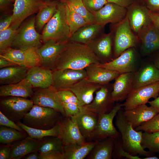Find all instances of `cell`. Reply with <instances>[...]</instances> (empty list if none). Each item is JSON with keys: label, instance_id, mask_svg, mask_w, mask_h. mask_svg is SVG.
Listing matches in <instances>:
<instances>
[{"label": "cell", "instance_id": "6da1fadb", "mask_svg": "<svg viewBox=\"0 0 159 159\" xmlns=\"http://www.w3.org/2000/svg\"><path fill=\"white\" fill-rule=\"evenodd\" d=\"M101 63L87 45L69 41L58 59L55 69H82L93 63Z\"/></svg>", "mask_w": 159, "mask_h": 159}, {"label": "cell", "instance_id": "7a4b0ae2", "mask_svg": "<svg viewBox=\"0 0 159 159\" xmlns=\"http://www.w3.org/2000/svg\"><path fill=\"white\" fill-rule=\"evenodd\" d=\"M121 109L119 110L115 120V125L121 134L123 148L133 156L138 154L146 157L151 156L153 153L145 151L141 146L142 131L135 130L127 121Z\"/></svg>", "mask_w": 159, "mask_h": 159}, {"label": "cell", "instance_id": "3957f363", "mask_svg": "<svg viewBox=\"0 0 159 159\" xmlns=\"http://www.w3.org/2000/svg\"><path fill=\"white\" fill-rule=\"evenodd\" d=\"M41 36L43 43L50 40L65 43L69 41L71 35L64 3L58 4L56 12L44 27Z\"/></svg>", "mask_w": 159, "mask_h": 159}, {"label": "cell", "instance_id": "277c9868", "mask_svg": "<svg viewBox=\"0 0 159 159\" xmlns=\"http://www.w3.org/2000/svg\"><path fill=\"white\" fill-rule=\"evenodd\" d=\"M63 116L61 113L52 108L34 105L22 122L31 127L48 130L55 125Z\"/></svg>", "mask_w": 159, "mask_h": 159}, {"label": "cell", "instance_id": "5b68a950", "mask_svg": "<svg viewBox=\"0 0 159 159\" xmlns=\"http://www.w3.org/2000/svg\"><path fill=\"white\" fill-rule=\"evenodd\" d=\"M35 16H31L19 27L10 48L26 49L32 48H38L42 45L41 34L36 29Z\"/></svg>", "mask_w": 159, "mask_h": 159}, {"label": "cell", "instance_id": "8992f818", "mask_svg": "<svg viewBox=\"0 0 159 159\" xmlns=\"http://www.w3.org/2000/svg\"><path fill=\"white\" fill-rule=\"evenodd\" d=\"M114 29V59L127 49L135 47L139 41L133 32L126 16L122 21L115 24Z\"/></svg>", "mask_w": 159, "mask_h": 159}, {"label": "cell", "instance_id": "52a82bcc", "mask_svg": "<svg viewBox=\"0 0 159 159\" xmlns=\"http://www.w3.org/2000/svg\"><path fill=\"white\" fill-rule=\"evenodd\" d=\"M142 60L135 48L131 47L122 52L119 56L105 63H99L101 67L120 74L135 72L139 68Z\"/></svg>", "mask_w": 159, "mask_h": 159}, {"label": "cell", "instance_id": "ba28073f", "mask_svg": "<svg viewBox=\"0 0 159 159\" xmlns=\"http://www.w3.org/2000/svg\"><path fill=\"white\" fill-rule=\"evenodd\" d=\"M4 97L0 101V111L16 123L22 120L34 105L31 99L14 96Z\"/></svg>", "mask_w": 159, "mask_h": 159}, {"label": "cell", "instance_id": "9c48e42d", "mask_svg": "<svg viewBox=\"0 0 159 159\" xmlns=\"http://www.w3.org/2000/svg\"><path fill=\"white\" fill-rule=\"evenodd\" d=\"M0 57L7 60L15 65L28 68L41 66L42 64L38 48H36L19 49L10 47L0 52Z\"/></svg>", "mask_w": 159, "mask_h": 159}, {"label": "cell", "instance_id": "30bf717a", "mask_svg": "<svg viewBox=\"0 0 159 159\" xmlns=\"http://www.w3.org/2000/svg\"><path fill=\"white\" fill-rule=\"evenodd\" d=\"M112 85L110 83L102 85L95 92V96L92 102L82 106V109L98 115L110 112L114 106L115 102L112 95Z\"/></svg>", "mask_w": 159, "mask_h": 159}, {"label": "cell", "instance_id": "8fae6325", "mask_svg": "<svg viewBox=\"0 0 159 159\" xmlns=\"http://www.w3.org/2000/svg\"><path fill=\"white\" fill-rule=\"evenodd\" d=\"M122 107V104L117 103L110 112L99 115L92 140H100L107 138H116L121 137L120 132L114 125L113 120Z\"/></svg>", "mask_w": 159, "mask_h": 159}, {"label": "cell", "instance_id": "7c38bea8", "mask_svg": "<svg viewBox=\"0 0 159 159\" xmlns=\"http://www.w3.org/2000/svg\"><path fill=\"white\" fill-rule=\"evenodd\" d=\"M159 96V82L133 89L122 105L125 110H131Z\"/></svg>", "mask_w": 159, "mask_h": 159}, {"label": "cell", "instance_id": "4fadbf2b", "mask_svg": "<svg viewBox=\"0 0 159 159\" xmlns=\"http://www.w3.org/2000/svg\"><path fill=\"white\" fill-rule=\"evenodd\" d=\"M46 2L43 0H14L10 26L18 29L25 19L37 13Z\"/></svg>", "mask_w": 159, "mask_h": 159}, {"label": "cell", "instance_id": "5bb4252c", "mask_svg": "<svg viewBox=\"0 0 159 159\" xmlns=\"http://www.w3.org/2000/svg\"><path fill=\"white\" fill-rule=\"evenodd\" d=\"M85 69H67L53 71L52 86L57 91L69 90L81 80L87 77Z\"/></svg>", "mask_w": 159, "mask_h": 159}, {"label": "cell", "instance_id": "9a60e30c", "mask_svg": "<svg viewBox=\"0 0 159 159\" xmlns=\"http://www.w3.org/2000/svg\"><path fill=\"white\" fill-rule=\"evenodd\" d=\"M34 92L31 99L34 105L52 108L65 116L57 91L52 86L43 88H38Z\"/></svg>", "mask_w": 159, "mask_h": 159}, {"label": "cell", "instance_id": "2e32d148", "mask_svg": "<svg viewBox=\"0 0 159 159\" xmlns=\"http://www.w3.org/2000/svg\"><path fill=\"white\" fill-rule=\"evenodd\" d=\"M67 42H58L50 40L43 43L38 48L42 60L41 66L52 71L54 70L56 63L65 48Z\"/></svg>", "mask_w": 159, "mask_h": 159}, {"label": "cell", "instance_id": "e0dca14e", "mask_svg": "<svg viewBox=\"0 0 159 159\" xmlns=\"http://www.w3.org/2000/svg\"><path fill=\"white\" fill-rule=\"evenodd\" d=\"M57 123L59 126V137L64 145L87 142L72 117L63 116Z\"/></svg>", "mask_w": 159, "mask_h": 159}, {"label": "cell", "instance_id": "ac0fdd59", "mask_svg": "<svg viewBox=\"0 0 159 159\" xmlns=\"http://www.w3.org/2000/svg\"><path fill=\"white\" fill-rule=\"evenodd\" d=\"M127 9L115 4L108 2L94 13L96 23L105 26L111 23L115 24L126 17Z\"/></svg>", "mask_w": 159, "mask_h": 159}, {"label": "cell", "instance_id": "d6986e66", "mask_svg": "<svg viewBox=\"0 0 159 159\" xmlns=\"http://www.w3.org/2000/svg\"><path fill=\"white\" fill-rule=\"evenodd\" d=\"M150 12L145 6L135 2L127 9L126 16L132 30L137 36L145 26L152 22Z\"/></svg>", "mask_w": 159, "mask_h": 159}, {"label": "cell", "instance_id": "ffe728a7", "mask_svg": "<svg viewBox=\"0 0 159 159\" xmlns=\"http://www.w3.org/2000/svg\"><path fill=\"white\" fill-rule=\"evenodd\" d=\"M158 82L159 69L148 58L142 61L134 73L133 89Z\"/></svg>", "mask_w": 159, "mask_h": 159}, {"label": "cell", "instance_id": "44dd1931", "mask_svg": "<svg viewBox=\"0 0 159 159\" xmlns=\"http://www.w3.org/2000/svg\"><path fill=\"white\" fill-rule=\"evenodd\" d=\"M112 31L100 35L88 45L101 63L108 62L114 59L112 53Z\"/></svg>", "mask_w": 159, "mask_h": 159}, {"label": "cell", "instance_id": "7402d4cb", "mask_svg": "<svg viewBox=\"0 0 159 159\" xmlns=\"http://www.w3.org/2000/svg\"><path fill=\"white\" fill-rule=\"evenodd\" d=\"M135 72L120 74L113 84L112 95L115 102L125 100L133 89Z\"/></svg>", "mask_w": 159, "mask_h": 159}, {"label": "cell", "instance_id": "603a6c76", "mask_svg": "<svg viewBox=\"0 0 159 159\" xmlns=\"http://www.w3.org/2000/svg\"><path fill=\"white\" fill-rule=\"evenodd\" d=\"M72 117L75 121L82 135L86 140H92L96 128L99 115L94 113L83 110L80 114Z\"/></svg>", "mask_w": 159, "mask_h": 159}, {"label": "cell", "instance_id": "cb8c5ba5", "mask_svg": "<svg viewBox=\"0 0 159 159\" xmlns=\"http://www.w3.org/2000/svg\"><path fill=\"white\" fill-rule=\"evenodd\" d=\"M102 86L91 82L86 77L78 81L69 90L76 96L81 105L83 106L92 102L94 93Z\"/></svg>", "mask_w": 159, "mask_h": 159}, {"label": "cell", "instance_id": "d4e9b609", "mask_svg": "<svg viewBox=\"0 0 159 159\" xmlns=\"http://www.w3.org/2000/svg\"><path fill=\"white\" fill-rule=\"evenodd\" d=\"M123 113L127 121L135 129L152 118L158 112L152 106L148 107L146 104H143L132 109L125 110Z\"/></svg>", "mask_w": 159, "mask_h": 159}, {"label": "cell", "instance_id": "484cf974", "mask_svg": "<svg viewBox=\"0 0 159 159\" xmlns=\"http://www.w3.org/2000/svg\"><path fill=\"white\" fill-rule=\"evenodd\" d=\"M26 78L33 87L43 88L52 86L53 71L41 66L29 68Z\"/></svg>", "mask_w": 159, "mask_h": 159}, {"label": "cell", "instance_id": "4316f807", "mask_svg": "<svg viewBox=\"0 0 159 159\" xmlns=\"http://www.w3.org/2000/svg\"><path fill=\"white\" fill-rule=\"evenodd\" d=\"M99 63L92 64L85 69L87 78L91 82L102 85L115 80L120 74L104 68Z\"/></svg>", "mask_w": 159, "mask_h": 159}, {"label": "cell", "instance_id": "83f0119b", "mask_svg": "<svg viewBox=\"0 0 159 159\" xmlns=\"http://www.w3.org/2000/svg\"><path fill=\"white\" fill-rule=\"evenodd\" d=\"M104 27L97 23L88 24L73 34L69 41L89 45L100 36Z\"/></svg>", "mask_w": 159, "mask_h": 159}, {"label": "cell", "instance_id": "f1b7e54d", "mask_svg": "<svg viewBox=\"0 0 159 159\" xmlns=\"http://www.w3.org/2000/svg\"><path fill=\"white\" fill-rule=\"evenodd\" d=\"M41 140L32 138L29 136L11 144L10 159H20L32 152L38 151Z\"/></svg>", "mask_w": 159, "mask_h": 159}, {"label": "cell", "instance_id": "f546056e", "mask_svg": "<svg viewBox=\"0 0 159 159\" xmlns=\"http://www.w3.org/2000/svg\"><path fill=\"white\" fill-rule=\"evenodd\" d=\"M30 83L25 78L15 84L1 85L0 87L1 97L14 96L28 98L31 97L34 92Z\"/></svg>", "mask_w": 159, "mask_h": 159}, {"label": "cell", "instance_id": "4dcf8cb0", "mask_svg": "<svg viewBox=\"0 0 159 159\" xmlns=\"http://www.w3.org/2000/svg\"><path fill=\"white\" fill-rule=\"evenodd\" d=\"M98 140L64 145V159H84L87 157Z\"/></svg>", "mask_w": 159, "mask_h": 159}, {"label": "cell", "instance_id": "1f68e13d", "mask_svg": "<svg viewBox=\"0 0 159 159\" xmlns=\"http://www.w3.org/2000/svg\"><path fill=\"white\" fill-rule=\"evenodd\" d=\"M29 68L17 65L1 68L0 85L13 84L21 81L26 78Z\"/></svg>", "mask_w": 159, "mask_h": 159}, {"label": "cell", "instance_id": "d6a6232c", "mask_svg": "<svg viewBox=\"0 0 159 159\" xmlns=\"http://www.w3.org/2000/svg\"><path fill=\"white\" fill-rule=\"evenodd\" d=\"M115 139V138H107L98 140L87 157V159H112Z\"/></svg>", "mask_w": 159, "mask_h": 159}, {"label": "cell", "instance_id": "836d02e7", "mask_svg": "<svg viewBox=\"0 0 159 159\" xmlns=\"http://www.w3.org/2000/svg\"><path fill=\"white\" fill-rule=\"evenodd\" d=\"M58 4L55 1L46 2L35 16V26L38 30L43 29L56 12Z\"/></svg>", "mask_w": 159, "mask_h": 159}, {"label": "cell", "instance_id": "e575fe53", "mask_svg": "<svg viewBox=\"0 0 159 159\" xmlns=\"http://www.w3.org/2000/svg\"><path fill=\"white\" fill-rule=\"evenodd\" d=\"M32 138L37 140L41 139L48 136L59 137V126L57 123L53 127L48 130L33 128L26 125L21 122L16 123Z\"/></svg>", "mask_w": 159, "mask_h": 159}, {"label": "cell", "instance_id": "d590c367", "mask_svg": "<svg viewBox=\"0 0 159 159\" xmlns=\"http://www.w3.org/2000/svg\"><path fill=\"white\" fill-rule=\"evenodd\" d=\"M27 133L15 129L0 125V143L2 145L11 144L26 137Z\"/></svg>", "mask_w": 159, "mask_h": 159}, {"label": "cell", "instance_id": "8d00e7d4", "mask_svg": "<svg viewBox=\"0 0 159 159\" xmlns=\"http://www.w3.org/2000/svg\"><path fill=\"white\" fill-rule=\"evenodd\" d=\"M64 3L69 9L82 17L88 23H96L94 14L87 9L82 0H69Z\"/></svg>", "mask_w": 159, "mask_h": 159}, {"label": "cell", "instance_id": "74e56055", "mask_svg": "<svg viewBox=\"0 0 159 159\" xmlns=\"http://www.w3.org/2000/svg\"><path fill=\"white\" fill-rule=\"evenodd\" d=\"M41 144L39 149L40 153L49 151H58L63 153L64 145L59 137L48 136L41 139Z\"/></svg>", "mask_w": 159, "mask_h": 159}, {"label": "cell", "instance_id": "f35d334b", "mask_svg": "<svg viewBox=\"0 0 159 159\" xmlns=\"http://www.w3.org/2000/svg\"><path fill=\"white\" fill-rule=\"evenodd\" d=\"M64 3L67 20L71 36L80 28L89 23L81 16L69 9L66 4Z\"/></svg>", "mask_w": 159, "mask_h": 159}, {"label": "cell", "instance_id": "ab89813d", "mask_svg": "<svg viewBox=\"0 0 159 159\" xmlns=\"http://www.w3.org/2000/svg\"><path fill=\"white\" fill-rule=\"evenodd\" d=\"M142 42H149L159 44V30L152 22L145 26L137 35Z\"/></svg>", "mask_w": 159, "mask_h": 159}, {"label": "cell", "instance_id": "60d3db41", "mask_svg": "<svg viewBox=\"0 0 159 159\" xmlns=\"http://www.w3.org/2000/svg\"><path fill=\"white\" fill-rule=\"evenodd\" d=\"M141 145L144 149L148 148L153 153L159 152V132H143Z\"/></svg>", "mask_w": 159, "mask_h": 159}, {"label": "cell", "instance_id": "b9f144b4", "mask_svg": "<svg viewBox=\"0 0 159 159\" xmlns=\"http://www.w3.org/2000/svg\"><path fill=\"white\" fill-rule=\"evenodd\" d=\"M18 29L10 26L0 32V52L10 47L16 35Z\"/></svg>", "mask_w": 159, "mask_h": 159}, {"label": "cell", "instance_id": "7bdbcfd3", "mask_svg": "<svg viewBox=\"0 0 159 159\" xmlns=\"http://www.w3.org/2000/svg\"><path fill=\"white\" fill-rule=\"evenodd\" d=\"M121 137L115 138L112 158L120 159L125 157L129 159H141L137 156H133L126 152L123 148L122 145Z\"/></svg>", "mask_w": 159, "mask_h": 159}, {"label": "cell", "instance_id": "ee69618b", "mask_svg": "<svg viewBox=\"0 0 159 159\" xmlns=\"http://www.w3.org/2000/svg\"><path fill=\"white\" fill-rule=\"evenodd\" d=\"M135 129L137 131H142L148 133L159 132V113Z\"/></svg>", "mask_w": 159, "mask_h": 159}, {"label": "cell", "instance_id": "f6af8a7d", "mask_svg": "<svg viewBox=\"0 0 159 159\" xmlns=\"http://www.w3.org/2000/svg\"><path fill=\"white\" fill-rule=\"evenodd\" d=\"M57 93L62 103H75L81 106L76 96L70 90H58Z\"/></svg>", "mask_w": 159, "mask_h": 159}, {"label": "cell", "instance_id": "bcb514c9", "mask_svg": "<svg viewBox=\"0 0 159 159\" xmlns=\"http://www.w3.org/2000/svg\"><path fill=\"white\" fill-rule=\"evenodd\" d=\"M88 10L93 14L108 3L107 0H82Z\"/></svg>", "mask_w": 159, "mask_h": 159}, {"label": "cell", "instance_id": "7dc6e473", "mask_svg": "<svg viewBox=\"0 0 159 159\" xmlns=\"http://www.w3.org/2000/svg\"><path fill=\"white\" fill-rule=\"evenodd\" d=\"M65 116L74 117L82 112V106L75 103H62Z\"/></svg>", "mask_w": 159, "mask_h": 159}, {"label": "cell", "instance_id": "c3c4849f", "mask_svg": "<svg viewBox=\"0 0 159 159\" xmlns=\"http://www.w3.org/2000/svg\"><path fill=\"white\" fill-rule=\"evenodd\" d=\"M0 125L12 128L21 132L25 131L16 122L10 120L0 111Z\"/></svg>", "mask_w": 159, "mask_h": 159}, {"label": "cell", "instance_id": "681fc988", "mask_svg": "<svg viewBox=\"0 0 159 159\" xmlns=\"http://www.w3.org/2000/svg\"><path fill=\"white\" fill-rule=\"evenodd\" d=\"M39 159H64V157L62 152L51 151L39 153Z\"/></svg>", "mask_w": 159, "mask_h": 159}, {"label": "cell", "instance_id": "f907efd6", "mask_svg": "<svg viewBox=\"0 0 159 159\" xmlns=\"http://www.w3.org/2000/svg\"><path fill=\"white\" fill-rule=\"evenodd\" d=\"M11 151V144L2 145L0 148V159H10Z\"/></svg>", "mask_w": 159, "mask_h": 159}, {"label": "cell", "instance_id": "816d5d0a", "mask_svg": "<svg viewBox=\"0 0 159 159\" xmlns=\"http://www.w3.org/2000/svg\"><path fill=\"white\" fill-rule=\"evenodd\" d=\"M12 19V14L5 15L1 18L0 21V32L10 27Z\"/></svg>", "mask_w": 159, "mask_h": 159}, {"label": "cell", "instance_id": "f5cc1de1", "mask_svg": "<svg viewBox=\"0 0 159 159\" xmlns=\"http://www.w3.org/2000/svg\"><path fill=\"white\" fill-rule=\"evenodd\" d=\"M146 7L152 12L159 13V0H144Z\"/></svg>", "mask_w": 159, "mask_h": 159}, {"label": "cell", "instance_id": "db71d44e", "mask_svg": "<svg viewBox=\"0 0 159 159\" xmlns=\"http://www.w3.org/2000/svg\"><path fill=\"white\" fill-rule=\"evenodd\" d=\"M108 2L115 4L127 9L134 3V0H107Z\"/></svg>", "mask_w": 159, "mask_h": 159}, {"label": "cell", "instance_id": "11a10c76", "mask_svg": "<svg viewBox=\"0 0 159 159\" xmlns=\"http://www.w3.org/2000/svg\"><path fill=\"white\" fill-rule=\"evenodd\" d=\"M148 56V58L159 69V49L151 54Z\"/></svg>", "mask_w": 159, "mask_h": 159}, {"label": "cell", "instance_id": "9f6ffc18", "mask_svg": "<svg viewBox=\"0 0 159 159\" xmlns=\"http://www.w3.org/2000/svg\"><path fill=\"white\" fill-rule=\"evenodd\" d=\"M14 1L13 0H0L1 11H4L8 9L12 5Z\"/></svg>", "mask_w": 159, "mask_h": 159}, {"label": "cell", "instance_id": "6f0895ef", "mask_svg": "<svg viewBox=\"0 0 159 159\" xmlns=\"http://www.w3.org/2000/svg\"><path fill=\"white\" fill-rule=\"evenodd\" d=\"M150 17L153 23L159 30V13H153L151 11Z\"/></svg>", "mask_w": 159, "mask_h": 159}, {"label": "cell", "instance_id": "680465c9", "mask_svg": "<svg viewBox=\"0 0 159 159\" xmlns=\"http://www.w3.org/2000/svg\"><path fill=\"white\" fill-rule=\"evenodd\" d=\"M14 65H15L7 60L0 57V69Z\"/></svg>", "mask_w": 159, "mask_h": 159}, {"label": "cell", "instance_id": "91938a15", "mask_svg": "<svg viewBox=\"0 0 159 159\" xmlns=\"http://www.w3.org/2000/svg\"><path fill=\"white\" fill-rule=\"evenodd\" d=\"M24 159H39V153L38 151L31 153L23 158Z\"/></svg>", "mask_w": 159, "mask_h": 159}, {"label": "cell", "instance_id": "94428289", "mask_svg": "<svg viewBox=\"0 0 159 159\" xmlns=\"http://www.w3.org/2000/svg\"><path fill=\"white\" fill-rule=\"evenodd\" d=\"M148 103L151 106L155 108L159 113V96L153 100L149 101Z\"/></svg>", "mask_w": 159, "mask_h": 159}, {"label": "cell", "instance_id": "6125c7cd", "mask_svg": "<svg viewBox=\"0 0 159 159\" xmlns=\"http://www.w3.org/2000/svg\"><path fill=\"white\" fill-rule=\"evenodd\" d=\"M143 159H158L159 158L156 156H149L146 157L145 158H143Z\"/></svg>", "mask_w": 159, "mask_h": 159}, {"label": "cell", "instance_id": "be15d7a7", "mask_svg": "<svg viewBox=\"0 0 159 159\" xmlns=\"http://www.w3.org/2000/svg\"><path fill=\"white\" fill-rule=\"evenodd\" d=\"M45 2H48L51 1L52 0H43Z\"/></svg>", "mask_w": 159, "mask_h": 159}, {"label": "cell", "instance_id": "e7e4bbea", "mask_svg": "<svg viewBox=\"0 0 159 159\" xmlns=\"http://www.w3.org/2000/svg\"><path fill=\"white\" fill-rule=\"evenodd\" d=\"M68 0H61V1L62 2H64Z\"/></svg>", "mask_w": 159, "mask_h": 159}, {"label": "cell", "instance_id": "03108f58", "mask_svg": "<svg viewBox=\"0 0 159 159\" xmlns=\"http://www.w3.org/2000/svg\"></svg>", "mask_w": 159, "mask_h": 159}]
</instances>
